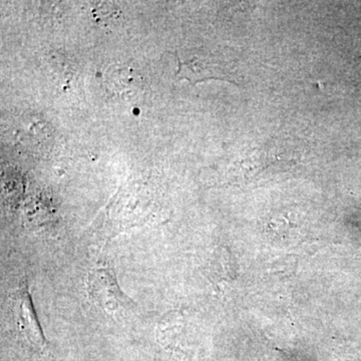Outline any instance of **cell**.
Masks as SVG:
<instances>
[{"label":"cell","mask_w":361,"mask_h":361,"mask_svg":"<svg viewBox=\"0 0 361 361\" xmlns=\"http://www.w3.org/2000/svg\"><path fill=\"white\" fill-rule=\"evenodd\" d=\"M87 290L90 300L111 317H123L134 310L135 304L126 295L110 268H97L87 278Z\"/></svg>","instance_id":"1"},{"label":"cell","mask_w":361,"mask_h":361,"mask_svg":"<svg viewBox=\"0 0 361 361\" xmlns=\"http://www.w3.org/2000/svg\"><path fill=\"white\" fill-rule=\"evenodd\" d=\"M11 310L14 325L21 336L33 348L44 350L47 346V339L37 319L26 282L11 296Z\"/></svg>","instance_id":"2"},{"label":"cell","mask_w":361,"mask_h":361,"mask_svg":"<svg viewBox=\"0 0 361 361\" xmlns=\"http://www.w3.org/2000/svg\"><path fill=\"white\" fill-rule=\"evenodd\" d=\"M176 56L179 63L176 77L180 80H187L193 85L208 80L231 82L229 78H226L227 75L223 71L222 68L208 56H202L200 54L185 56L180 52H176Z\"/></svg>","instance_id":"3"},{"label":"cell","mask_w":361,"mask_h":361,"mask_svg":"<svg viewBox=\"0 0 361 361\" xmlns=\"http://www.w3.org/2000/svg\"><path fill=\"white\" fill-rule=\"evenodd\" d=\"M104 84L111 94L133 97L142 89V78L137 71L127 66H111L104 75Z\"/></svg>","instance_id":"4"},{"label":"cell","mask_w":361,"mask_h":361,"mask_svg":"<svg viewBox=\"0 0 361 361\" xmlns=\"http://www.w3.org/2000/svg\"><path fill=\"white\" fill-rule=\"evenodd\" d=\"M186 329L185 317L180 312L169 313L159 324L157 336L166 348H174L176 343L183 338Z\"/></svg>","instance_id":"5"},{"label":"cell","mask_w":361,"mask_h":361,"mask_svg":"<svg viewBox=\"0 0 361 361\" xmlns=\"http://www.w3.org/2000/svg\"><path fill=\"white\" fill-rule=\"evenodd\" d=\"M92 14L101 25H110L111 23L118 20V11L111 4H99L92 11Z\"/></svg>","instance_id":"6"}]
</instances>
